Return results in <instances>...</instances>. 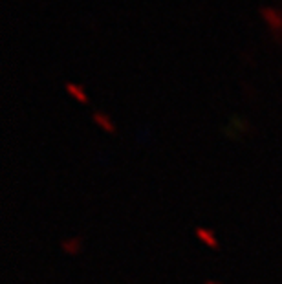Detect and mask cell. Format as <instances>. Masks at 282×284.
<instances>
[{
	"label": "cell",
	"mask_w": 282,
	"mask_h": 284,
	"mask_svg": "<svg viewBox=\"0 0 282 284\" xmlns=\"http://www.w3.org/2000/svg\"><path fill=\"white\" fill-rule=\"evenodd\" d=\"M258 11H261V15L264 17V20L269 24V30L273 31L275 39H280V35H282V13H280V9L271 8V6H262Z\"/></svg>",
	"instance_id": "6da1fadb"
},
{
	"label": "cell",
	"mask_w": 282,
	"mask_h": 284,
	"mask_svg": "<svg viewBox=\"0 0 282 284\" xmlns=\"http://www.w3.org/2000/svg\"><path fill=\"white\" fill-rule=\"evenodd\" d=\"M196 236H198L200 241L204 242L207 248L218 249V241H216V236H214V233L211 231V229H205V227H198V229H196Z\"/></svg>",
	"instance_id": "3957f363"
},
{
	"label": "cell",
	"mask_w": 282,
	"mask_h": 284,
	"mask_svg": "<svg viewBox=\"0 0 282 284\" xmlns=\"http://www.w3.org/2000/svg\"><path fill=\"white\" fill-rule=\"evenodd\" d=\"M66 92L70 94V96L74 97V99H77L79 103H88V97L86 94L83 92V88L79 86V84H74V83H66Z\"/></svg>",
	"instance_id": "5b68a950"
},
{
	"label": "cell",
	"mask_w": 282,
	"mask_h": 284,
	"mask_svg": "<svg viewBox=\"0 0 282 284\" xmlns=\"http://www.w3.org/2000/svg\"><path fill=\"white\" fill-rule=\"evenodd\" d=\"M92 119H94V121H96L104 132H109V134H114V132H116V127H114V123L110 121V118L106 116V114L94 112V114H92Z\"/></svg>",
	"instance_id": "277c9868"
},
{
	"label": "cell",
	"mask_w": 282,
	"mask_h": 284,
	"mask_svg": "<svg viewBox=\"0 0 282 284\" xmlns=\"http://www.w3.org/2000/svg\"><path fill=\"white\" fill-rule=\"evenodd\" d=\"M83 248V241L79 236H70V238H64L61 242V249L66 255H77Z\"/></svg>",
	"instance_id": "7a4b0ae2"
},
{
	"label": "cell",
	"mask_w": 282,
	"mask_h": 284,
	"mask_svg": "<svg viewBox=\"0 0 282 284\" xmlns=\"http://www.w3.org/2000/svg\"><path fill=\"white\" fill-rule=\"evenodd\" d=\"M205 284H218V282H214V280H207Z\"/></svg>",
	"instance_id": "8992f818"
}]
</instances>
